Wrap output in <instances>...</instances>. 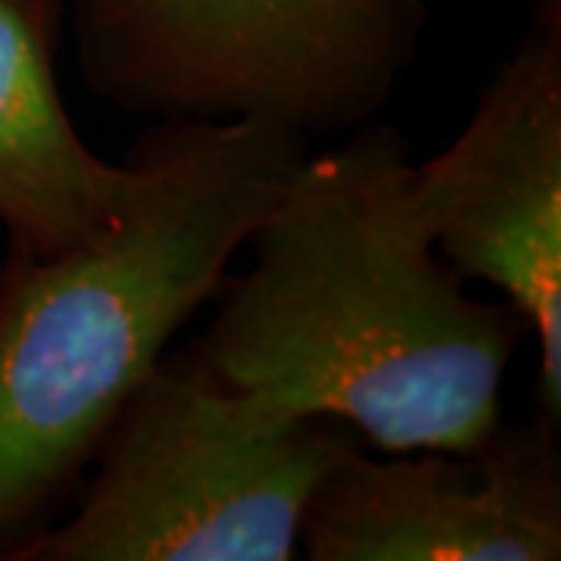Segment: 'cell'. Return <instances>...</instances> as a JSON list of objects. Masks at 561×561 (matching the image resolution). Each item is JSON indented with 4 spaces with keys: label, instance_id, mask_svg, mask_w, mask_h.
Wrapping results in <instances>:
<instances>
[{
    "label": "cell",
    "instance_id": "cell-2",
    "mask_svg": "<svg viewBox=\"0 0 561 561\" xmlns=\"http://www.w3.org/2000/svg\"><path fill=\"white\" fill-rule=\"evenodd\" d=\"M309 140L260 122H153L98 241L0 262V561L69 505L122 402L216 297Z\"/></svg>",
    "mask_w": 561,
    "mask_h": 561
},
{
    "label": "cell",
    "instance_id": "cell-5",
    "mask_svg": "<svg viewBox=\"0 0 561 561\" xmlns=\"http://www.w3.org/2000/svg\"><path fill=\"white\" fill-rule=\"evenodd\" d=\"M412 187L443 260L527 319L537 409L561 421V0H530L522 38Z\"/></svg>",
    "mask_w": 561,
    "mask_h": 561
},
{
    "label": "cell",
    "instance_id": "cell-4",
    "mask_svg": "<svg viewBox=\"0 0 561 561\" xmlns=\"http://www.w3.org/2000/svg\"><path fill=\"white\" fill-rule=\"evenodd\" d=\"M431 0H72L84 84L153 122H260L316 144L375 122Z\"/></svg>",
    "mask_w": 561,
    "mask_h": 561
},
{
    "label": "cell",
    "instance_id": "cell-3",
    "mask_svg": "<svg viewBox=\"0 0 561 561\" xmlns=\"http://www.w3.org/2000/svg\"><path fill=\"white\" fill-rule=\"evenodd\" d=\"M356 443L169 350L103 431L69 505L10 561L300 559L309 500Z\"/></svg>",
    "mask_w": 561,
    "mask_h": 561
},
{
    "label": "cell",
    "instance_id": "cell-1",
    "mask_svg": "<svg viewBox=\"0 0 561 561\" xmlns=\"http://www.w3.org/2000/svg\"><path fill=\"white\" fill-rule=\"evenodd\" d=\"M409 140L362 125L309 150L253 228L184 350L287 415L337 421L375 453L471 449L502 424L530 324L478 300L421 219Z\"/></svg>",
    "mask_w": 561,
    "mask_h": 561
},
{
    "label": "cell",
    "instance_id": "cell-6",
    "mask_svg": "<svg viewBox=\"0 0 561 561\" xmlns=\"http://www.w3.org/2000/svg\"><path fill=\"white\" fill-rule=\"evenodd\" d=\"M561 421L537 409L471 449L378 453L356 443L309 500V561L561 559Z\"/></svg>",
    "mask_w": 561,
    "mask_h": 561
},
{
    "label": "cell",
    "instance_id": "cell-7",
    "mask_svg": "<svg viewBox=\"0 0 561 561\" xmlns=\"http://www.w3.org/2000/svg\"><path fill=\"white\" fill-rule=\"evenodd\" d=\"M62 13L66 0H0V225L32 256L98 241L131 194V165L94 153L66 113Z\"/></svg>",
    "mask_w": 561,
    "mask_h": 561
}]
</instances>
